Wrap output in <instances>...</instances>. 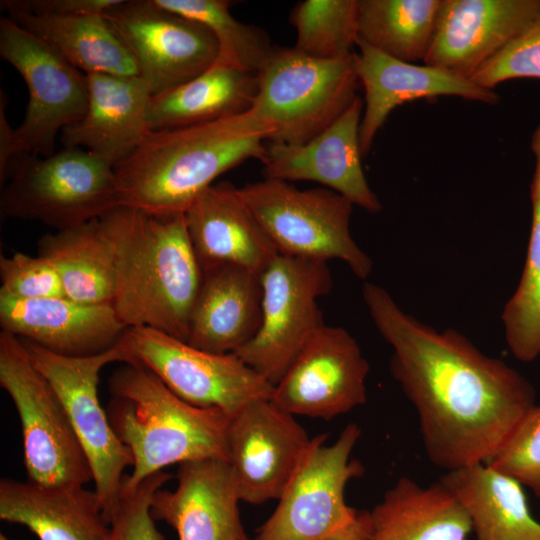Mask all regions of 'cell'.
Returning a JSON list of instances; mask_svg holds the SVG:
<instances>
[{
    "instance_id": "cell-31",
    "label": "cell",
    "mask_w": 540,
    "mask_h": 540,
    "mask_svg": "<svg viewBox=\"0 0 540 540\" xmlns=\"http://www.w3.org/2000/svg\"><path fill=\"white\" fill-rule=\"evenodd\" d=\"M441 0H358V38L401 61L425 60Z\"/></svg>"
},
{
    "instance_id": "cell-11",
    "label": "cell",
    "mask_w": 540,
    "mask_h": 540,
    "mask_svg": "<svg viewBox=\"0 0 540 540\" xmlns=\"http://www.w3.org/2000/svg\"><path fill=\"white\" fill-rule=\"evenodd\" d=\"M21 340L33 365L49 381L65 407L89 460L95 492L107 520L121 491L124 470L133 465V457L114 433L106 409L100 404L98 382L107 364L129 363L123 340L103 353L87 357L55 354L31 341Z\"/></svg>"
},
{
    "instance_id": "cell-16",
    "label": "cell",
    "mask_w": 540,
    "mask_h": 540,
    "mask_svg": "<svg viewBox=\"0 0 540 540\" xmlns=\"http://www.w3.org/2000/svg\"><path fill=\"white\" fill-rule=\"evenodd\" d=\"M312 438L270 399L248 403L230 418L228 463L240 501L262 504L279 499Z\"/></svg>"
},
{
    "instance_id": "cell-33",
    "label": "cell",
    "mask_w": 540,
    "mask_h": 540,
    "mask_svg": "<svg viewBox=\"0 0 540 540\" xmlns=\"http://www.w3.org/2000/svg\"><path fill=\"white\" fill-rule=\"evenodd\" d=\"M158 6L195 20L214 35L219 48L216 63L256 74L273 46L260 28L236 20L227 0H153Z\"/></svg>"
},
{
    "instance_id": "cell-20",
    "label": "cell",
    "mask_w": 540,
    "mask_h": 540,
    "mask_svg": "<svg viewBox=\"0 0 540 540\" xmlns=\"http://www.w3.org/2000/svg\"><path fill=\"white\" fill-rule=\"evenodd\" d=\"M356 70L364 88L365 107L360 122L362 156L370 151L375 136L388 115L399 105L418 99L457 96L497 104L499 95L471 79L428 65H417L392 58L357 41Z\"/></svg>"
},
{
    "instance_id": "cell-10",
    "label": "cell",
    "mask_w": 540,
    "mask_h": 540,
    "mask_svg": "<svg viewBox=\"0 0 540 540\" xmlns=\"http://www.w3.org/2000/svg\"><path fill=\"white\" fill-rule=\"evenodd\" d=\"M262 321L235 354L275 386L324 326L317 300L333 286L327 261L278 254L261 274Z\"/></svg>"
},
{
    "instance_id": "cell-28",
    "label": "cell",
    "mask_w": 540,
    "mask_h": 540,
    "mask_svg": "<svg viewBox=\"0 0 540 540\" xmlns=\"http://www.w3.org/2000/svg\"><path fill=\"white\" fill-rule=\"evenodd\" d=\"M256 74L216 63L196 78L152 95L151 131L177 129L243 113L252 107Z\"/></svg>"
},
{
    "instance_id": "cell-4",
    "label": "cell",
    "mask_w": 540,
    "mask_h": 540,
    "mask_svg": "<svg viewBox=\"0 0 540 540\" xmlns=\"http://www.w3.org/2000/svg\"><path fill=\"white\" fill-rule=\"evenodd\" d=\"M106 413L133 457L122 487L135 489L169 465L208 458L228 459L230 417L216 408L193 406L141 365L124 364L108 380Z\"/></svg>"
},
{
    "instance_id": "cell-23",
    "label": "cell",
    "mask_w": 540,
    "mask_h": 540,
    "mask_svg": "<svg viewBox=\"0 0 540 540\" xmlns=\"http://www.w3.org/2000/svg\"><path fill=\"white\" fill-rule=\"evenodd\" d=\"M184 215L200 266L229 263L262 274L279 254L239 188L230 182L209 186Z\"/></svg>"
},
{
    "instance_id": "cell-34",
    "label": "cell",
    "mask_w": 540,
    "mask_h": 540,
    "mask_svg": "<svg viewBox=\"0 0 540 540\" xmlns=\"http://www.w3.org/2000/svg\"><path fill=\"white\" fill-rule=\"evenodd\" d=\"M289 20L297 32V51L323 60L354 54L358 0H305L295 5Z\"/></svg>"
},
{
    "instance_id": "cell-21",
    "label": "cell",
    "mask_w": 540,
    "mask_h": 540,
    "mask_svg": "<svg viewBox=\"0 0 540 540\" xmlns=\"http://www.w3.org/2000/svg\"><path fill=\"white\" fill-rule=\"evenodd\" d=\"M239 502L228 461L208 458L179 464L176 488L156 491L150 512L179 540H239L246 535Z\"/></svg>"
},
{
    "instance_id": "cell-12",
    "label": "cell",
    "mask_w": 540,
    "mask_h": 540,
    "mask_svg": "<svg viewBox=\"0 0 540 540\" xmlns=\"http://www.w3.org/2000/svg\"><path fill=\"white\" fill-rule=\"evenodd\" d=\"M122 340L128 364L145 367L193 406L231 418L254 400L271 398L274 386L233 353L197 349L149 327L128 328Z\"/></svg>"
},
{
    "instance_id": "cell-18",
    "label": "cell",
    "mask_w": 540,
    "mask_h": 540,
    "mask_svg": "<svg viewBox=\"0 0 540 540\" xmlns=\"http://www.w3.org/2000/svg\"><path fill=\"white\" fill-rule=\"evenodd\" d=\"M540 13V0H441L424 64L469 78Z\"/></svg>"
},
{
    "instance_id": "cell-9",
    "label": "cell",
    "mask_w": 540,
    "mask_h": 540,
    "mask_svg": "<svg viewBox=\"0 0 540 540\" xmlns=\"http://www.w3.org/2000/svg\"><path fill=\"white\" fill-rule=\"evenodd\" d=\"M239 190L279 254L339 259L363 280L372 272V259L350 233L354 204L343 195L328 188L300 190L266 178Z\"/></svg>"
},
{
    "instance_id": "cell-30",
    "label": "cell",
    "mask_w": 540,
    "mask_h": 540,
    "mask_svg": "<svg viewBox=\"0 0 540 540\" xmlns=\"http://www.w3.org/2000/svg\"><path fill=\"white\" fill-rule=\"evenodd\" d=\"M37 251L57 271L65 297L86 304H112L113 255L99 219L42 235Z\"/></svg>"
},
{
    "instance_id": "cell-29",
    "label": "cell",
    "mask_w": 540,
    "mask_h": 540,
    "mask_svg": "<svg viewBox=\"0 0 540 540\" xmlns=\"http://www.w3.org/2000/svg\"><path fill=\"white\" fill-rule=\"evenodd\" d=\"M7 13L84 74L139 76L134 58L103 15Z\"/></svg>"
},
{
    "instance_id": "cell-5",
    "label": "cell",
    "mask_w": 540,
    "mask_h": 540,
    "mask_svg": "<svg viewBox=\"0 0 540 540\" xmlns=\"http://www.w3.org/2000/svg\"><path fill=\"white\" fill-rule=\"evenodd\" d=\"M357 54L323 60L273 47L256 73L252 109L273 143H306L334 123L358 97Z\"/></svg>"
},
{
    "instance_id": "cell-17",
    "label": "cell",
    "mask_w": 540,
    "mask_h": 540,
    "mask_svg": "<svg viewBox=\"0 0 540 540\" xmlns=\"http://www.w3.org/2000/svg\"><path fill=\"white\" fill-rule=\"evenodd\" d=\"M364 101L358 96L322 133L298 145L273 143L263 162L266 179L314 181L369 213L382 209L365 177L359 142Z\"/></svg>"
},
{
    "instance_id": "cell-7",
    "label": "cell",
    "mask_w": 540,
    "mask_h": 540,
    "mask_svg": "<svg viewBox=\"0 0 540 540\" xmlns=\"http://www.w3.org/2000/svg\"><path fill=\"white\" fill-rule=\"evenodd\" d=\"M7 178L1 190L2 214L57 231L99 219L120 206L113 167L80 148H64L48 157L23 154L12 162Z\"/></svg>"
},
{
    "instance_id": "cell-27",
    "label": "cell",
    "mask_w": 540,
    "mask_h": 540,
    "mask_svg": "<svg viewBox=\"0 0 540 540\" xmlns=\"http://www.w3.org/2000/svg\"><path fill=\"white\" fill-rule=\"evenodd\" d=\"M440 481L467 512L475 540H540L523 485L488 463L448 471Z\"/></svg>"
},
{
    "instance_id": "cell-39",
    "label": "cell",
    "mask_w": 540,
    "mask_h": 540,
    "mask_svg": "<svg viewBox=\"0 0 540 540\" xmlns=\"http://www.w3.org/2000/svg\"><path fill=\"white\" fill-rule=\"evenodd\" d=\"M122 0H2L5 11L36 15H104Z\"/></svg>"
},
{
    "instance_id": "cell-6",
    "label": "cell",
    "mask_w": 540,
    "mask_h": 540,
    "mask_svg": "<svg viewBox=\"0 0 540 540\" xmlns=\"http://www.w3.org/2000/svg\"><path fill=\"white\" fill-rule=\"evenodd\" d=\"M361 435L348 424L337 440L326 445L327 434L312 438L279 504L260 527L256 540H320L344 536L367 540L368 512L347 505V483L363 474L351 453Z\"/></svg>"
},
{
    "instance_id": "cell-40",
    "label": "cell",
    "mask_w": 540,
    "mask_h": 540,
    "mask_svg": "<svg viewBox=\"0 0 540 540\" xmlns=\"http://www.w3.org/2000/svg\"><path fill=\"white\" fill-rule=\"evenodd\" d=\"M0 95V180L3 183L6 180L10 165L17 158V155L14 129L9 125L5 114V94L1 91Z\"/></svg>"
},
{
    "instance_id": "cell-8",
    "label": "cell",
    "mask_w": 540,
    "mask_h": 540,
    "mask_svg": "<svg viewBox=\"0 0 540 540\" xmlns=\"http://www.w3.org/2000/svg\"><path fill=\"white\" fill-rule=\"evenodd\" d=\"M0 385L18 412L29 481L43 486H84L93 480L61 399L33 365L22 340L5 331L0 332Z\"/></svg>"
},
{
    "instance_id": "cell-13",
    "label": "cell",
    "mask_w": 540,
    "mask_h": 540,
    "mask_svg": "<svg viewBox=\"0 0 540 540\" xmlns=\"http://www.w3.org/2000/svg\"><path fill=\"white\" fill-rule=\"evenodd\" d=\"M0 55L20 73L29 92L24 120L14 129L17 157L53 155L58 133L87 109L86 74L9 17L0 19Z\"/></svg>"
},
{
    "instance_id": "cell-15",
    "label": "cell",
    "mask_w": 540,
    "mask_h": 540,
    "mask_svg": "<svg viewBox=\"0 0 540 540\" xmlns=\"http://www.w3.org/2000/svg\"><path fill=\"white\" fill-rule=\"evenodd\" d=\"M370 365L344 328L322 326L306 342L270 400L292 414L330 420L363 405Z\"/></svg>"
},
{
    "instance_id": "cell-37",
    "label": "cell",
    "mask_w": 540,
    "mask_h": 540,
    "mask_svg": "<svg viewBox=\"0 0 540 540\" xmlns=\"http://www.w3.org/2000/svg\"><path fill=\"white\" fill-rule=\"evenodd\" d=\"M488 464L512 476L540 498V406L530 409Z\"/></svg>"
},
{
    "instance_id": "cell-43",
    "label": "cell",
    "mask_w": 540,
    "mask_h": 540,
    "mask_svg": "<svg viewBox=\"0 0 540 540\" xmlns=\"http://www.w3.org/2000/svg\"><path fill=\"white\" fill-rule=\"evenodd\" d=\"M239 540H249V539L247 538V536H246V535H244V536H243V537H241V538H240Z\"/></svg>"
},
{
    "instance_id": "cell-41",
    "label": "cell",
    "mask_w": 540,
    "mask_h": 540,
    "mask_svg": "<svg viewBox=\"0 0 540 540\" xmlns=\"http://www.w3.org/2000/svg\"><path fill=\"white\" fill-rule=\"evenodd\" d=\"M320 540H359V539L344 537V536H333V537L323 538Z\"/></svg>"
},
{
    "instance_id": "cell-35",
    "label": "cell",
    "mask_w": 540,
    "mask_h": 540,
    "mask_svg": "<svg viewBox=\"0 0 540 540\" xmlns=\"http://www.w3.org/2000/svg\"><path fill=\"white\" fill-rule=\"evenodd\" d=\"M170 478L169 473L160 471L145 478L135 489L121 488L107 516L110 540H165L150 509L155 492Z\"/></svg>"
},
{
    "instance_id": "cell-24",
    "label": "cell",
    "mask_w": 540,
    "mask_h": 540,
    "mask_svg": "<svg viewBox=\"0 0 540 540\" xmlns=\"http://www.w3.org/2000/svg\"><path fill=\"white\" fill-rule=\"evenodd\" d=\"M201 270L186 342L212 353H235L261 325V274L229 263L201 266Z\"/></svg>"
},
{
    "instance_id": "cell-19",
    "label": "cell",
    "mask_w": 540,
    "mask_h": 540,
    "mask_svg": "<svg viewBox=\"0 0 540 540\" xmlns=\"http://www.w3.org/2000/svg\"><path fill=\"white\" fill-rule=\"evenodd\" d=\"M1 331L55 354L87 357L120 342L128 327L111 303L86 304L67 297L20 299L0 293Z\"/></svg>"
},
{
    "instance_id": "cell-36",
    "label": "cell",
    "mask_w": 540,
    "mask_h": 540,
    "mask_svg": "<svg viewBox=\"0 0 540 540\" xmlns=\"http://www.w3.org/2000/svg\"><path fill=\"white\" fill-rule=\"evenodd\" d=\"M518 78L540 79V13L470 77L477 85L490 90Z\"/></svg>"
},
{
    "instance_id": "cell-3",
    "label": "cell",
    "mask_w": 540,
    "mask_h": 540,
    "mask_svg": "<svg viewBox=\"0 0 540 540\" xmlns=\"http://www.w3.org/2000/svg\"><path fill=\"white\" fill-rule=\"evenodd\" d=\"M271 129L249 110L211 122L151 131L116 165L119 205L153 216L184 214L221 174L248 159L264 162Z\"/></svg>"
},
{
    "instance_id": "cell-32",
    "label": "cell",
    "mask_w": 540,
    "mask_h": 540,
    "mask_svg": "<svg viewBox=\"0 0 540 540\" xmlns=\"http://www.w3.org/2000/svg\"><path fill=\"white\" fill-rule=\"evenodd\" d=\"M534 172L530 183L531 230L521 278L501 320L507 346L521 362L540 356V123L531 137Z\"/></svg>"
},
{
    "instance_id": "cell-2",
    "label": "cell",
    "mask_w": 540,
    "mask_h": 540,
    "mask_svg": "<svg viewBox=\"0 0 540 540\" xmlns=\"http://www.w3.org/2000/svg\"><path fill=\"white\" fill-rule=\"evenodd\" d=\"M114 264L112 306L128 328L187 341L202 270L184 214L153 216L118 206L99 218Z\"/></svg>"
},
{
    "instance_id": "cell-22",
    "label": "cell",
    "mask_w": 540,
    "mask_h": 540,
    "mask_svg": "<svg viewBox=\"0 0 540 540\" xmlns=\"http://www.w3.org/2000/svg\"><path fill=\"white\" fill-rule=\"evenodd\" d=\"M84 115L61 131L64 148H80L111 167L129 157L151 132L152 93L139 76L86 74Z\"/></svg>"
},
{
    "instance_id": "cell-38",
    "label": "cell",
    "mask_w": 540,
    "mask_h": 540,
    "mask_svg": "<svg viewBox=\"0 0 540 540\" xmlns=\"http://www.w3.org/2000/svg\"><path fill=\"white\" fill-rule=\"evenodd\" d=\"M0 293L20 299L65 297L53 265L41 256L16 252L0 257Z\"/></svg>"
},
{
    "instance_id": "cell-26",
    "label": "cell",
    "mask_w": 540,
    "mask_h": 540,
    "mask_svg": "<svg viewBox=\"0 0 540 540\" xmlns=\"http://www.w3.org/2000/svg\"><path fill=\"white\" fill-rule=\"evenodd\" d=\"M472 524L440 480L423 487L401 477L368 512L367 540H469Z\"/></svg>"
},
{
    "instance_id": "cell-25",
    "label": "cell",
    "mask_w": 540,
    "mask_h": 540,
    "mask_svg": "<svg viewBox=\"0 0 540 540\" xmlns=\"http://www.w3.org/2000/svg\"><path fill=\"white\" fill-rule=\"evenodd\" d=\"M0 518L27 527L39 540H110V525L94 491L0 481Z\"/></svg>"
},
{
    "instance_id": "cell-42",
    "label": "cell",
    "mask_w": 540,
    "mask_h": 540,
    "mask_svg": "<svg viewBox=\"0 0 540 540\" xmlns=\"http://www.w3.org/2000/svg\"><path fill=\"white\" fill-rule=\"evenodd\" d=\"M0 540H11V539H9L5 534L1 533Z\"/></svg>"
},
{
    "instance_id": "cell-14",
    "label": "cell",
    "mask_w": 540,
    "mask_h": 540,
    "mask_svg": "<svg viewBox=\"0 0 540 540\" xmlns=\"http://www.w3.org/2000/svg\"><path fill=\"white\" fill-rule=\"evenodd\" d=\"M103 16L131 53L152 95L196 78L218 59V43L206 26L153 0H122Z\"/></svg>"
},
{
    "instance_id": "cell-1",
    "label": "cell",
    "mask_w": 540,
    "mask_h": 540,
    "mask_svg": "<svg viewBox=\"0 0 540 540\" xmlns=\"http://www.w3.org/2000/svg\"><path fill=\"white\" fill-rule=\"evenodd\" d=\"M362 296L392 348L391 374L417 412L431 463L447 472L489 463L536 405L532 384L456 329L406 313L385 288L367 282Z\"/></svg>"
}]
</instances>
